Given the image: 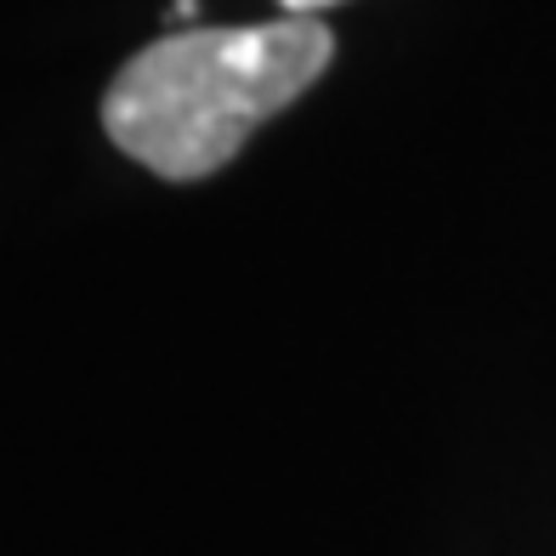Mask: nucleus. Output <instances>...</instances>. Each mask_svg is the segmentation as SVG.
I'll return each mask as SVG.
<instances>
[{
    "label": "nucleus",
    "mask_w": 556,
    "mask_h": 556,
    "mask_svg": "<svg viewBox=\"0 0 556 556\" xmlns=\"http://www.w3.org/2000/svg\"><path fill=\"white\" fill-rule=\"evenodd\" d=\"M330 58L336 35L301 12L244 29H182L114 74L103 125L165 182H199L233 160L262 119L295 103Z\"/></svg>",
    "instance_id": "f257e3e1"
},
{
    "label": "nucleus",
    "mask_w": 556,
    "mask_h": 556,
    "mask_svg": "<svg viewBox=\"0 0 556 556\" xmlns=\"http://www.w3.org/2000/svg\"><path fill=\"white\" fill-rule=\"evenodd\" d=\"M285 12H301V17H318L324 7H336V0H278Z\"/></svg>",
    "instance_id": "f03ea898"
},
{
    "label": "nucleus",
    "mask_w": 556,
    "mask_h": 556,
    "mask_svg": "<svg viewBox=\"0 0 556 556\" xmlns=\"http://www.w3.org/2000/svg\"><path fill=\"white\" fill-rule=\"evenodd\" d=\"M170 17H199V0H176V7H170Z\"/></svg>",
    "instance_id": "7ed1b4c3"
}]
</instances>
